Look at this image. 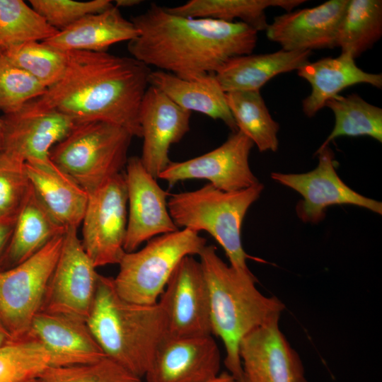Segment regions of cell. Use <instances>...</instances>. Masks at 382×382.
<instances>
[{
	"mask_svg": "<svg viewBox=\"0 0 382 382\" xmlns=\"http://www.w3.org/2000/svg\"><path fill=\"white\" fill-rule=\"evenodd\" d=\"M131 21L139 33L128 42L132 57L185 79L215 74L253 53L257 41L258 32L244 23L181 16L154 3Z\"/></svg>",
	"mask_w": 382,
	"mask_h": 382,
	"instance_id": "1",
	"label": "cell"
},
{
	"mask_svg": "<svg viewBox=\"0 0 382 382\" xmlns=\"http://www.w3.org/2000/svg\"><path fill=\"white\" fill-rule=\"evenodd\" d=\"M62 78L31 103L61 112L76 123L102 121L141 137L139 110L149 86V66L107 52H68Z\"/></svg>",
	"mask_w": 382,
	"mask_h": 382,
	"instance_id": "2",
	"label": "cell"
},
{
	"mask_svg": "<svg viewBox=\"0 0 382 382\" xmlns=\"http://www.w3.org/2000/svg\"><path fill=\"white\" fill-rule=\"evenodd\" d=\"M199 256L209 292L212 334L224 344L228 372L240 381L243 376L239 355L242 339L279 319L285 305L276 296L262 294L254 275L243 274L226 264L214 245H206Z\"/></svg>",
	"mask_w": 382,
	"mask_h": 382,
	"instance_id": "3",
	"label": "cell"
},
{
	"mask_svg": "<svg viewBox=\"0 0 382 382\" xmlns=\"http://www.w3.org/2000/svg\"><path fill=\"white\" fill-rule=\"evenodd\" d=\"M87 325L105 356L144 377L156 348L167 335L160 304H139L117 293L113 277L99 274Z\"/></svg>",
	"mask_w": 382,
	"mask_h": 382,
	"instance_id": "4",
	"label": "cell"
},
{
	"mask_svg": "<svg viewBox=\"0 0 382 382\" xmlns=\"http://www.w3.org/2000/svg\"><path fill=\"white\" fill-rule=\"evenodd\" d=\"M263 189L259 183L225 192L208 183L195 190L170 195L168 208L178 228L209 233L224 249L230 265L243 274L252 276L246 263L249 256L242 244L241 227L248 210Z\"/></svg>",
	"mask_w": 382,
	"mask_h": 382,
	"instance_id": "5",
	"label": "cell"
},
{
	"mask_svg": "<svg viewBox=\"0 0 382 382\" xmlns=\"http://www.w3.org/2000/svg\"><path fill=\"white\" fill-rule=\"evenodd\" d=\"M133 136L110 122L76 123L51 150V161L72 178L88 194L125 167Z\"/></svg>",
	"mask_w": 382,
	"mask_h": 382,
	"instance_id": "6",
	"label": "cell"
},
{
	"mask_svg": "<svg viewBox=\"0 0 382 382\" xmlns=\"http://www.w3.org/2000/svg\"><path fill=\"white\" fill-rule=\"evenodd\" d=\"M206 243L198 232L183 228L156 236L139 250L125 252L113 278L117 293L136 303H157L180 262L199 255Z\"/></svg>",
	"mask_w": 382,
	"mask_h": 382,
	"instance_id": "7",
	"label": "cell"
},
{
	"mask_svg": "<svg viewBox=\"0 0 382 382\" xmlns=\"http://www.w3.org/2000/svg\"><path fill=\"white\" fill-rule=\"evenodd\" d=\"M64 232L21 263L0 270V320L13 341L28 337L41 310Z\"/></svg>",
	"mask_w": 382,
	"mask_h": 382,
	"instance_id": "8",
	"label": "cell"
},
{
	"mask_svg": "<svg viewBox=\"0 0 382 382\" xmlns=\"http://www.w3.org/2000/svg\"><path fill=\"white\" fill-rule=\"evenodd\" d=\"M88 195L83 247L96 267L119 264L125 253L127 224L125 174L114 175Z\"/></svg>",
	"mask_w": 382,
	"mask_h": 382,
	"instance_id": "9",
	"label": "cell"
},
{
	"mask_svg": "<svg viewBox=\"0 0 382 382\" xmlns=\"http://www.w3.org/2000/svg\"><path fill=\"white\" fill-rule=\"evenodd\" d=\"M318 164L305 173H272L278 183L297 192L303 199L296 207L299 218L304 223L318 224L325 217L328 207L335 204H351L382 214V203L366 197L347 186L338 176L336 161L329 146L316 151Z\"/></svg>",
	"mask_w": 382,
	"mask_h": 382,
	"instance_id": "10",
	"label": "cell"
},
{
	"mask_svg": "<svg viewBox=\"0 0 382 382\" xmlns=\"http://www.w3.org/2000/svg\"><path fill=\"white\" fill-rule=\"evenodd\" d=\"M96 269L78 236L77 228H66L40 311L86 321L99 277Z\"/></svg>",
	"mask_w": 382,
	"mask_h": 382,
	"instance_id": "11",
	"label": "cell"
},
{
	"mask_svg": "<svg viewBox=\"0 0 382 382\" xmlns=\"http://www.w3.org/2000/svg\"><path fill=\"white\" fill-rule=\"evenodd\" d=\"M253 146L249 138L237 130L221 146L208 153L184 161H171L158 178L170 185L186 180H207L214 187L225 192L250 187L260 183L249 165Z\"/></svg>",
	"mask_w": 382,
	"mask_h": 382,
	"instance_id": "12",
	"label": "cell"
},
{
	"mask_svg": "<svg viewBox=\"0 0 382 382\" xmlns=\"http://www.w3.org/2000/svg\"><path fill=\"white\" fill-rule=\"evenodd\" d=\"M1 120L4 133L0 157L21 164L50 161L52 149L76 125L66 115L36 108L31 102L16 112L4 115Z\"/></svg>",
	"mask_w": 382,
	"mask_h": 382,
	"instance_id": "13",
	"label": "cell"
},
{
	"mask_svg": "<svg viewBox=\"0 0 382 382\" xmlns=\"http://www.w3.org/2000/svg\"><path fill=\"white\" fill-rule=\"evenodd\" d=\"M158 303L165 316L167 335H212L208 288L201 264L193 256L180 262Z\"/></svg>",
	"mask_w": 382,
	"mask_h": 382,
	"instance_id": "14",
	"label": "cell"
},
{
	"mask_svg": "<svg viewBox=\"0 0 382 382\" xmlns=\"http://www.w3.org/2000/svg\"><path fill=\"white\" fill-rule=\"evenodd\" d=\"M125 168L129 213L124 250L130 253L145 241L179 228L168 211V193L145 169L140 158H128Z\"/></svg>",
	"mask_w": 382,
	"mask_h": 382,
	"instance_id": "15",
	"label": "cell"
},
{
	"mask_svg": "<svg viewBox=\"0 0 382 382\" xmlns=\"http://www.w3.org/2000/svg\"><path fill=\"white\" fill-rule=\"evenodd\" d=\"M221 357L212 335H166L156 349L146 382H209L220 374Z\"/></svg>",
	"mask_w": 382,
	"mask_h": 382,
	"instance_id": "16",
	"label": "cell"
},
{
	"mask_svg": "<svg viewBox=\"0 0 382 382\" xmlns=\"http://www.w3.org/2000/svg\"><path fill=\"white\" fill-rule=\"evenodd\" d=\"M279 320L254 329L240 343L243 376L248 382H308L301 357L281 331Z\"/></svg>",
	"mask_w": 382,
	"mask_h": 382,
	"instance_id": "17",
	"label": "cell"
},
{
	"mask_svg": "<svg viewBox=\"0 0 382 382\" xmlns=\"http://www.w3.org/2000/svg\"><path fill=\"white\" fill-rule=\"evenodd\" d=\"M191 112L154 86H150L139 110L143 146L139 157L145 169L156 179L171 162L169 151L190 130Z\"/></svg>",
	"mask_w": 382,
	"mask_h": 382,
	"instance_id": "18",
	"label": "cell"
},
{
	"mask_svg": "<svg viewBox=\"0 0 382 382\" xmlns=\"http://www.w3.org/2000/svg\"><path fill=\"white\" fill-rule=\"evenodd\" d=\"M348 2L329 0L315 7L287 11L268 24L266 36L286 51L335 48Z\"/></svg>",
	"mask_w": 382,
	"mask_h": 382,
	"instance_id": "19",
	"label": "cell"
},
{
	"mask_svg": "<svg viewBox=\"0 0 382 382\" xmlns=\"http://www.w3.org/2000/svg\"><path fill=\"white\" fill-rule=\"evenodd\" d=\"M28 337L38 341L66 366L93 362L106 357L86 321L65 314L39 311Z\"/></svg>",
	"mask_w": 382,
	"mask_h": 382,
	"instance_id": "20",
	"label": "cell"
},
{
	"mask_svg": "<svg viewBox=\"0 0 382 382\" xmlns=\"http://www.w3.org/2000/svg\"><path fill=\"white\" fill-rule=\"evenodd\" d=\"M32 188L54 220L63 228H78L82 222L88 195L51 160L25 163Z\"/></svg>",
	"mask_w": 382,
	"mask_h": 382,
	"instance_id": "21",
	"label": "cell"
},
{
	"mask_svg": "<svg viewBox=\"0 0 382 382\" xmlns=\"http://www.w3.org/2000/svg\"><path fill=\"white\" fill-rule=\"evenodd\" d=\"M299 76L307 81L311 93L302 101L304 114L312 117L325 107L326 102L347 87L367 83L382 88V74L366 72L355 63L349 54L341 52L337 57H325L308 62L297 70Z\"/></svg>",
	"mask_w": 382,
	"mask_h": 382,
	"instance_id": "22",
	"label": "cell"
},
{
	"mask_svg": "<svg viewBox=\"0 0 382 382\" xmlns=\"http://www.w3.org/2000/svg\"><path fill=\"white\" fill-rule=\"evenodd\" d=\"M149 85L160 90L181 108L220 120L232 132L238 130L226 93L214 74L185 79L161 70L151 71Z\"/></svg>",
	"mask_w": 382,
	"mask_h": 382,
	"instance_id": "23",
	"label": "cell"
},
{
	"mask_svg": "<svg viewBox=\"0 0 382 382\" xmlns=\"http://www.w3.org/2000/svg\"><path fill=\"white\" fill-rule=\"evenodd\" d=\"M138 30L113 4L88 15L44 42L65 52H106L114 44L134 39Z\"/></svg>",
	"mask_w": 382,
	"mask_h": 382,
	"instance_id": "24",
	"label": "cell"
},
{
	"mask_svg": "<svg viewBox=\"0 0 382 382\" xmlns=\"http://www.w3.org/2000/svg\"><path fill=\"white\" fill-rule=\"evenodd\" d=\"M311 51H279L233 57L214 74L225 93L260 91L277 75L298 70L309 62Z\"/></svg>",
	"mask_w": 382,
	"mask_h": 382,
	"instance_id": "25",
	"label": "cell"
},
{
	"mask_svg": "<svg viewBox=\"0 0 382 382\" xmlns=\"http://www.w3.org/2000/svg\"><path fill=\"white\" fill-rule=\"evenodd\" d=\"M65 231L54 220L30 187L16 217L0 270L28 259Z\"/></svg>",
	"mask_w": 382,
	"mask_h": 382,
	"instance_id": "26",
	"label": "cell"
},
{
	"mask_svg": "<svg viewBox=\"0 0 382 382\" xmlns=\"http://www.w3.org/2000/svg\"><path fill=\"white\" fill-rule=\"evenodd\" d=\"M305 0H190L175 7H166L173 14L226 22L244 23L257 32L265 30L268 23L265 11L279 7L287 11L303 4Z\"/></svg>",
	"mask_w": 382,
	"mask_h": 382,
	"instance_id": "27",
	"label": "cell"
},
{
	"mask_svg": "<svg viewBox=\"0 0 382 382\" xmlns=\"http://www.w3.org/2000/svg\"><path fill=\"white\" fill-rule=\"evenodd\" d=\"M228 106L238 131L260 152L277 151L279 125L272 117L260 91L226 93Z\"/></svg>",
	"mask_w": 382,
	"mask_h": 382,
	"instance_id": "28",
	"label": "cell"
},
{
	"mask_svg": "<svg viewBox=\"0 0 382 382\" xmlns=\"http://www.w3.org/2000/svg\"><path fill=\"white\" fill-rule=\"evenodd\" d=\"M382 36V1L349 0L341 21L337 47L354 59Z\"/></svg>",
	"mask_w": 382,
	"mask_h": 382,
	"instance_id": "29",
	"label": "cell"
},
{
	"mask_svg": "<svg viewBox=\"0 0 382 382\" xmlns=\"http://www.w3.org/2000/svg\"><path fill=\"white\" fill-rule=\"evenodd\" d=\"M335 116L330 134L318 149L329 146L337 137L369 136L382 142V109L369 103L357 93L340 94L326 103Z\"/></svg>",
	"mask_w": 382,
	"mask_h": 382,
	"instance_id": "30",
	"label": "cell"
},
{
	"mask_svg": "<svg viewBox=\"0 0 382 382\" xmlns=\"http://www.w3.org/2000/svg\"><path fill=\"white\" fill-rule=\"evenodd\" d=\"M59 366H65L63 360L30 337L0 347V382H25Z\"/></svg>",
	"mask_w": 382,
	"mask_h": 382,
	"instance_id": "31",
	"label": "cell"
},
{
	"mask_svg": "<svg viewBox=\"0 0 382 382\" xmlns=\"http://www.w3.org/2000/svg\"><path fill=\"white\" fill-rule=\"evenodd\" d=\"M58 32L22 0H0V55L19 45L44 41Z\"/></svg>",
	"mask_w": 382,
	"mask_h": 382,
	"instance_id": "32",
	"label": "cell"
},
{
	"mask_svg": "<svg viewBox=\"0 0 382 382\" xmlns=\"http://www.w3.org/2000/svg\"><path fill=\"white\" fill-rule=\"evenodd\" d=\"M68 54L44 41H32L16 46L1 55L49 88L63 76Z\"/></svg>",
	"mask_w": 382,
	"mask_h": 382,
	"instance_id": "33",
	"label": "cell"
},
{
	"mask_svg": "<svg viewBox=\"0 0 382 382\" xmlns=\"http://www.w3.org/2000/svg\"><path fill=\"white\" fill-rule=\"evenodd\" d=\"M39 379L40 382H142L140 377L107 357L90 363L51 366Z\"/></svg>",
	"mask_w": 382,
	"mask_h": 382,
	"instance_id": "34",
	"label": "cell"
},
{
	"mask_svg": "<svg viewBox=\"0 0 382 382\" xmlns=\"http://www.w3.org/2000/svg\"><path fill=\"white\" fill-rule=\"evenodd\" d=\"M47 88L28 72L0 55V110L16 112L42 96Z\"/></svg>",
	"mask_w": 382,
	"mask_h": 382,
	"instance_id": "35",
	"label": "cell"
},
{
	"mask_svg": "<svg viewBox=\"0 0 382 382\" xmlns=\"http://www.w3.org/2000/svg\"><path fill=\"white\" fill-rule=\"evenodd\" d=\"M30 4L50 25L58 31L88 15L103 11L113 6L110 0H30Z\"/></svg>",
	"mask_w": 382,
	"mask_h": 382,
	"instance_id": "36",
	"label": "cell"
},
{
	"mask_svg": "<svg viewBox=\"0 0 382 382\" xmlns=\"http://www.w3.org/2000/svg\"><path fill=\"white\" fill-rule=\"evenodd\" d=\"M24 164L0 157V221H15L30 189Z\"/></svg>",
	"mask_w": 382,
	"mask_h": 382,
	"instance_id": "37",
	"label": "cell"
},
{
	"mask_svg": "<svg viewBox=\"0 0 382 382\" xmlns=\"http://www.w3.org/2000/svg\"><path fill=\"white\" fill-rule=\"evenodd\" d=\"M15 221H0V265L8 245Z\"/></svg>",
	"mask_w": 382,
	"mask_h": 382,
	"instance_id": "38",
	"label": "cell"
},
{
	"mask_svg": "<svg viewBox=\"0 0 382 382\" xmlns=\"http://www.w3.org/2000/svg\"><path fill=\"white\" fill-rule=\"evenodd\" d=\"M13 342L11 336L0 320V347Z\"/></svg>",
	"mask_w": 382,
	"mask_h": 382,
	"instance_id": "39",
	"label": "cell"
},
{
	"mask_svg": "<svg viewBox=\"0 0 382 382\" xmlns=\"http://www.w3.org/2000/svg\"><path fill=\"white\" fill-rule=\"evenodd\" d=\"M209 382H239V381L227 371L220 373L218 376Z\"/></svg>",
	"mask_w": 382,
	"mask_h": 382,
	"instance_id": "40",
	"label": "cell"
},
{
	"mask_svg": "<svg viewBox=\"0 0 382 382\" xmlns=\"http://www.w3.org/2000/svg\"><path fill=\"white\" fill-rule=\"evenodd\" d=\"M115 6L119 8L120 7L127 8V7L134 6L136 5L140 4L142 2V1L141 0H116L115 1Z\"/></svg>",
	"mask_w": 382,
	"mask_h": 382,
	"instance_id": "41",
	"label": "cell"
},
{
	"mask_svg": "<svg viewBox=\"0 0 382 382\" xmlns=\"http://www.w3.org/2000/svg\"><path fill=\"white\" fill-rule=\"evenodd\" d=\"M3 133H4L3 122H2L1 117H0V156L2 151Z\"/></svg>",
	"mask_w": 382,
	"mask_h": 382,
	"instance_id": "42",
	"label": "cell"
},
{
	"mask_svg": "<svg viewBox=\"0 0 382 382\" xmlns=\"http://www.w3.org/2000/svg\"><path fill=\"white\" fill-rule=\"evenodd\" d=\"M25 382H40V381L39 377H38V378H34V379L29 380V381H25Z\"/></svg>",
	"mask_w": 382,
	"mask_h": 382,
	"instance_id": "43",
	"label": "cell"
},
{
	"mask_svg": "<svg viewBox=\"0 0 382 382\" xmlns=\"http://www.w3.org/2000/svg\"><path fill=\"white\" fill-rule=\"evenodd\" d=\"M239 382H248V381L246 379V378L244 376H243V377L241 378Z\"/></svg>",
	"mask_w": 382,
	"mask_h": 382,
	"instance_id": "44",
	"label": "cell"
}]
</instances>
